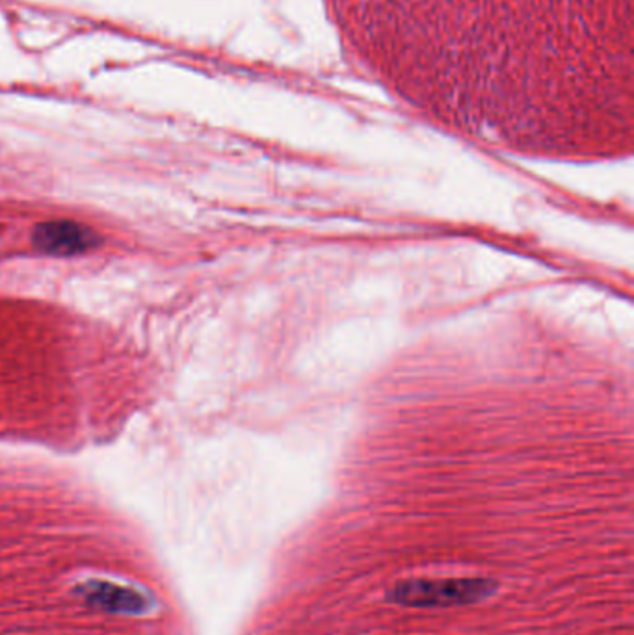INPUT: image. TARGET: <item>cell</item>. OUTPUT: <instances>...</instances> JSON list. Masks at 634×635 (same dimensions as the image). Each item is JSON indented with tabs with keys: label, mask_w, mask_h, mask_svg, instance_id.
I'll return each instance as SVG.
<instances>
[{
	"label": "cell",
	"mask_w": 634,
	"mask_h": 635,
	"mask_svg": "<svg viewBox=\"0 0 634 635\" xmlns=\"http://www.w3.org/2000/svg\"><path fill=\"white\" fill-rule=\"evenodd\" d=\"M0 635H188L164 561L97 509L0 506Z\"/></svg>",
	"instance_id": "6da1fadb"
},
{
	"label": "cell",
	"mask_w": 634,
	"mask_h": 635,
	"mask_svg": "<svg viewBox=\"0 0 634 635\" xmlns=\"http://www.w3.org/2000/svg\"><path fill=\"white\" fill-rule=\"evenodd\" d=\"M497 584L484 578H454V580H406L387 591V598L402 606L436 608L473 604L491 597Z\"/></svg>",
	"instance_id": "7a4b0ae2"
},
{
	"label": "cell",
	"mask_w": 634,
	"mask_h": 635,
	"mask_svg": "<svg viewBox=\"0 0 634 635\" xmlns=\"http://www.w3.org/2000/svg\"><path fill=\"white\" fill-rule=\"evenodd\" d=\"M32 244L43 255L75 257L88 253L101 244L99 234L77 221H45L32 231Z\"/></svg>",
	"instance_id": "3957f363"
}]
</instances>
